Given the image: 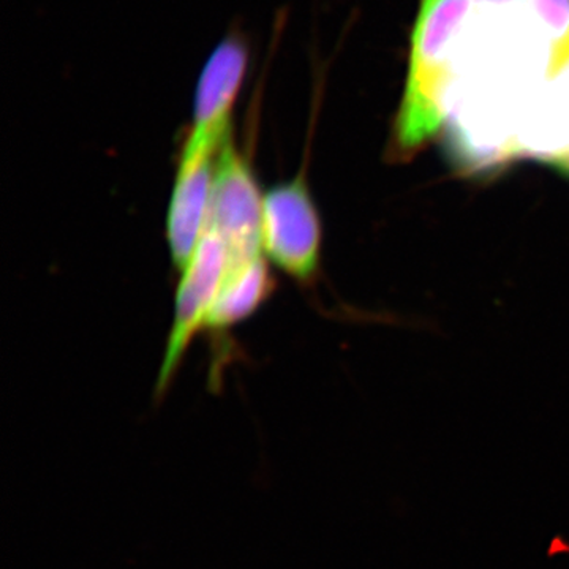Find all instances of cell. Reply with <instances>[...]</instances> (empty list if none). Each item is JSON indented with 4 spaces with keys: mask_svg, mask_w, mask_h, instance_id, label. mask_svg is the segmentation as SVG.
<instances>
[{
    "mask_svg": "<svg viewBox=\"0 0 569 569\" xmlns=\"http://www.w3.org/2000/svg\"><path fill=\"white\" fill-rule=\"evenodd\" d=\"M223 146L186 138L167 209V244L176 271L190 263L208 231L217 160Z\"/></svg>",
    "mask_w": 569,
    "mask_h": 569,
    "instance_id": "277c9868",
    "label": "cell"
},
{
    "mask_svg": "<svg viewBox=\"0 0 569 569\" xmlns=\"http://www.w3.org/2000/svg\"><path fill=\"white\" fill-rule=\"evenodd\" d=\"M228 266L230 260L223 242L212 231H206L192 260L179 272L181 279L176 290L173 323L167 337L162 365L153 389L157 400L167 395L176 373L181 369L187 351L197 336L206 329L213 301L227 277Z\"/></svg>",
    "mask_w": 569,
    "mask_h": 569,
    "instance_id": "3957f363",
    "label": "cell"
},
{
    "mask_svg": "<svg viewBox=\"0 0 569 569\" xmlns=\"http://www.w3.org/2000/svg\"><path fill=\"white\" fill-rule=\"evenodd\" d=\"M307 167L264 193L263 253L301 284L316 283L321 264L323 224L307 179Z\"/></svg>",
    "mask_w": 569,
    "mask_h": 569,
    "instance_id": "6da1fadb",
    "label": "cell"
},
{
    "mask_svg": "<svg viewBox=\"0 0 569 569\" xmlns=\"http://www.w3.org/2000/svg\"><path fill=\"white\" fill-rule=\"evenodd\" d=\"M249 52L239 39L223 40L206 62L194 92L187 137L222 144L233 134V112L244 82Z\"/></svg>",
    "mask_w": 569,
    "mask_h": 569,
    "instance_id": "5b68a950",
    "label": "cell"
},
{
    "mask_svg": "<svg viewBox=\"0 0 569 569\" xmlns=\"http://www.w3.org/2000/svg\"><path fill=\"white\" fill-rule=\"evenodd\" d=\"M274 290L276 280L264 254L228 266L227 277L213 301L206 329L224 332L244 323L271 298Z\"/></svg>",
    "mask_w": 569,
    "mask_h": 569,
    "instance_id": "52a82bcc",
    "label": "cell"
},
{
    "mask_svg": "<svg viewBox=\"0 0 569 569\" xmlns=\"http://www.w3.org/2000/svg\"><path fill=\"white\" fill-rule=\"evenodd\" d=\"M473 0H421L411 37L408 82H433L449 73V61L458 39L466 31Z\"/></svg>",
    "mask_w": 569,
    "mask_h": 569,
    "instance_id": "8992f818",
    "label": "cell"
},
{
    "mask_svg": "<svg viewBox=\"0 0 569 569\" xmlns=\"http://www.w3.org/2000/svg\"><path fill=\"white\" fill-rule=\"evenodd\" d=\"M478 2L486 3L489 7H518V3L522 2V0H478Z\"/></svg>",
    "mask_w": 569,
    "mask_h": 569,
    "instance_id": "9c48e42d",
    "label": "cell"
},
{
    "mask_svg": "<svg viewBox=\"0 0 569 569\" xmlns=\"http://www.w3.org/2000/svg\"><path fill=\"white\" fill-rule=\"evenodd\" d=\"M530 13L553 48V62L569 58V0H530Z\"/></svg>",
    "mask_w": 569,
    "mask_h": 569,
    "instance_id": "ba28073f",
    "label": "cell"
},
{
    "mask_svg": "<svg viewBox=\"0 0 569 569\" xmlns=\"http://www.w3.org/2000/svg\"><path fill=\"white\" fill-rule=\"evenodd\" d=\"M263 201L252 159L239 148L233 133L217 160L208 224L223 242L230 266L264 254Z\"/></svg>",
    "mask_w": 569,
    "mask_h": 569,
    "instance_id": "7a4b0ae2",
    "label": "cell"
}]
</instances>
